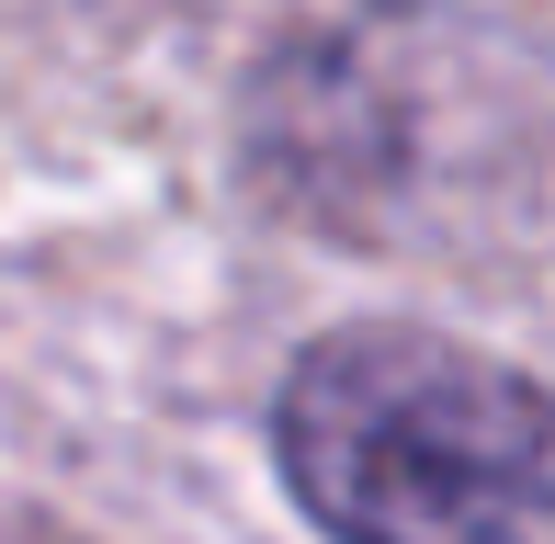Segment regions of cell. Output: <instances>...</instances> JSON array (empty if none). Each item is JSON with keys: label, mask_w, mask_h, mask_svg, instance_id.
I'll use <instances>...</instances> for the list:
<instances>
[{"label": "cell", "mask_w": 555, "mask_h": 544, "mask_svg": "<svg viewBox=\"0 0 555 544\" xmlns=\"http://www.w3.org/2000/svg\"><path fill=\"white\" fill-rule=\"evenodd\" d=\"M272 454L340 544H555V386L409 318L307 340Z\"/></svg>", "instance_id": "cell-1"}]
</instances>
